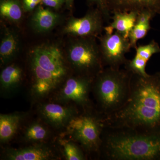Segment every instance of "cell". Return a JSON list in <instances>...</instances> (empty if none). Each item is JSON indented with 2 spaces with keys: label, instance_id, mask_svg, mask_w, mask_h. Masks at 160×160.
Listing matches in <instances>:
<instances>
[{
  "label": "cell",
  "instance_id": "obj_17",
  "mask_svg": "<svg viewBox=\"0 0 160 160\" xmlns=\"http://www.w3.org/2000/svg\"><path fill=\"white\" fill-rule=\"evenodd\" d=\"M26 115L14 112L0 115V142L4 144L11 141L17 133Z\"/></svg>",
  "mask_w": 160,
  "mask_h": 160
},
{
  "label": "cell",
  "instance_id": "obj_9",
  "mask_svg": "<svg viewBox=\"0 0 160 160\" xmlns=\"http://www.w3.org/2000/svg\"><path fill=\"white\" fill-rule=\"evenodd\" d=\"M104 15L96 7L89 9L81 18L71 17L66 22L63 32L74 38L98 37L104 30Z\"/></svg>",
  "mask_w": 160,
  "mask_h": 160
},
{
  "label": "cell",
  "instance_id": "obj_13",
  "mask_svg": "<svg viewBox=\"0 0 160 160\" xmlns=\"http://www.w3.org/2000/svg\"><path fill=\"white\" fill-rule=\"evenodd\" d=\"M61 20L60 14L38 6L31 18V26L36 32L45 33L49 32L57 26Z\"/></svg>",
  "mask_w": 160,
  "mask_h": 160
},
{
  "label": "cell",
  "instance_id": "obj_26",
  "mask_svg": "<svg viewBox=\"0 0 160 160\" xmlns=\"http://www.w3.org/2000/svg\"><path fill=\"white\" fill-rule=\"evenodd\" d=\"M42 3L46 6L58 10L65 3V0H42Z\"/></svg>",
  "mask_w": 160,
  "mask_h": 160
},
{
  "label": "cell",
  "instance_id": "obj_14",
  "mask_svg": "<svg viewBox=\"0 0 160 160\" xmlns=\"http://www.w3.org/2000/svg\"><path fill=\"white\" fill-rule=\"evenodd\" d=\"M19 49V37L17 32L13 29L5 28L0 44L1 65H9L17 55Z\"/></svg>",
  "mask_w": 160,
  "mask_h": 160
},
{
  "label": "cell",
  "instance_id": "obj_15",
  "mask_svg": "<svg viewBox=\"0 0 160 160\" xmlns=\"http://www.w3.org/2000/svg\"><path fill=\"white\" fill-rule=\"evenodd\" d=\"M112 22L104 27L106 33L111 34L114 30L119 32L126 38H129V33L136 22L138 13L136 12H115L112 13Z\"/></svg>",
  "mask_w": 160,
  "mask_h": 160
},
{
  "label": "cell",
  "instance_id": "obj_22",
  "mask_svg": "<svg viewBox=\"0 0 160 160\" xmlns=\"http://www.w3.org/2000/svg\"><path fill=\"white\" fill-rule=\"evenodd\" d=\"M147 62H146V60L135 55L132 60H128L124 66L125 69L129 70L133 74L146 77L149 75L146 72V70Z\"/></svg>",
  "mask_w": 160,
  "mask_h": 160
},
{
  "label": "cell",
  "instance_id": "obj_19",
  "mask_svg": "<svg viewBox=\"0 0 160 160\" xmlns=\"http://www.w3.org/2000/svg\"><path fill=\"white\" fill-rule=\"evenodd\" d=\"M50 128L42 121L32 122L24 130L23 141L30 144L47 142L51 135Z\"/></svg>",
  "mask_w": 160,
  "mask_h": 160
},
{
  "label": "cell",
  "instance_id": "obj_2",
  "mask_svg": "<svg viewBox=\"0 0 160 160\" xmlns=\"http://www.w3.org/2000/svg\"><path fill=\"white\" fill-rule=\"evenodd\" d=\"M28 62L30 94L36 100L44 99L55 93L71 71L66 52L55 43H43L32 47Z\"/></svg>",
  "mask_w": 160,
  "mask_h": 160
},
{
  "label": "cell",
  "instance_id": "obj_6",
  "mask_svg": "<svg viewBox=\"0 0 160 160\" xmlns=\"http://www.w3.org/2000/svg\"><path fill=\"white\" fill-rule=\"evenodd\" d=\"M104 127L102 117L92 109L83 111L72 119L65 129V134L79 144L85 152L98 153Z\"/></svg>",
  "mask_w": 160,
  "mask_h": 160
},
{
  "label": "cell",
  "instance_id": "obj_16",
  "mask_svg": "<svg viewBox=\"0 0 160 160\" xmlns=\"http://www.w3.org/2000/svg\"><path fill=\"white\" fill-rule=\"evenodd\" d=\"M23 75V69L17 64L5 66L0 74L1 91L8 94L16 91L22 82Z\"/></svg>",
  "mask_w": 160,
  "mask_h": 160
},
{
  "label": "cell",
  "instance_id": "obj_5",
  "mask_svg": "<svg viewBox=\"0 0 160 160\" xmlns=\"http://www.w3.org/2000/svg\"><path fill=\"white\" fill-rule=\"evenodd\" d=\"M66 55L74 74L94 79L105 68L96 38L73 37Z\"/></svg>",
  "mask_w": 160,
  "mask_h": 160
},
{
  "label": "cell",
  "instance_id": "obj_1",
  "mask_svg": "<svg viewBox=\"0 0 160 160\" xmlns=\"http://www.w3.org/2000/svg\"><path fill=\"white\" fill-rule=\"evenodd\" d=\"M104 121L106 127L160 133V72L146 77L132 73L128 99Z\"/></svg>",
  "mask_w": 160,
  "mask_h": 160
},
{
  "label": "cell",
  "instance_id": "obj_25",
  "mask_svg": "<svg viewBox=\"0 0 160 160\" xmlns=\"http://www.w3.org/2000/svg\"><path fill=\"white\" fill-rule=\"evenodd\" d=\"M22 3L25 12H31L42 3V0H23Z\"/></svg>",
  "mask_w": 160,
  "mask_h": 160
},
{
  "label": "cell",
  "instance_id": "obj_28",
  "mask_svg": "<svg viewBox=\"0 0 160 160\" xmlns=\"http://www.w3.org/2000/svg\"></svg>",
  "mask_w": 160,
  "mask_h": 160
},
{
  "label": "cell",
  "instance_id": "obj_21",
  "mask_svg": "<svg viewBox=\"0 0 160 160\" xmlns=\"http://www.w3.org/2000/svg\"><path fill=\"white\" fill-rule=\"evenodd\" d=\"M59 144L63 156L66 160H85L86 156L83 149L72 140L60 139Z\"/></svg>",
  "mask_w": 160,
  "mask_h": 160
},
{
  "label": "cell",
  "instance_id": "obj_7",
  "mask_svg": "<svg viewBox=\"0 0 160 160\" xmlns=\"http://www.w3.org/2000/svg\"><path fill=\"white\" fill-rule=\"evenodd\" d=\"M94 79L74 74L67 78L55 94V102L75 105L83 111L93 109L89 95Z\"/></svg>",
  "mask_w": 160,
  "mask_h": 160
},
{
  "label": "cell",
  "instance_id": "obj_11",
  "mask_svg": "<svg viewBox=\"0 0 160 160\" xmlns=\"http://www.w3.org/2000/svg\"><path fill=\"white\" fill-rule=\"evenodd\" d=\"M4 158L9 160H49L58 158L57 150L47 142L35 143L19 148H9L4 151Z\"/></svg>",
  "mask_w": 160,
  "mask_h": 160
},
{
  "label": "cell",
  "instance_id": "obj_10",
  "mask_svg": "<svg viewBox=\"0 0 160 160\" xmlns=\"http://www.w3.org/2000/svg\"><path fill=\"white\" fill-rule=\"evenodd\" d=\"M38 112L41 121L54 130H65L72 119L80 114L76 106L57 102L40 104Z\"/></svg>",
  "mask_w": 160,
  "mask_h": 160
},
{
  "label": "cell",
  "instance_id": "obj_23",
  "mask_svg": "<svg viewBox=\"0 0 160 160\" xmlns=\"http://www.w3.org/2000/svg\"><path fill=\"white\" fill-rule=\"evenodd\" d=\"M135 49L136 55L147 62L153 55L160 52L159 45L154 40H152L147 45H140Z\"/></svg>",
  "mask_w": 160,
  "mask_h": 160
},
{
  "label": "cell",
  "instance_id": "obj_18",
  "mask_svg": "<svg viewBox=\"0 0 160 160\" xmlns=\"http://www.w3.org/2000/svg\"><path fill=\"white\" fill-rule=\"evenodd\" d=\"M22 2L21 0H1L0 15L1 18L8 23L19 25L24 18Z\"/></svg>",
  "mask_w": 160,
  "mask_h": 160
},
{
  "label": "cell",
  "instance_id": "obj_8",
  "mask_svg": "<svg viewBox=\"0 0 160 160\" xmlns=\"http://www.w3.org/2000/svg\"><path fill=\"white\" fill-rule=\"evenodd\" d=\"M98 38L104 67L120 69L128 62L125 55L131 48L129 38L116 31L111 34L105 32Z\"/></svg>",
  "mask_w": 160,
  "mask_h": 160
},
{
  "label": "cell",
  "instance_id": "obj_12",
  "mask_svg": "<svg viewBox=\"0 0 160 160\" xmlns=\"http://www.w3.org/2000/svg\"><path fill=\"white\" fill-rule=\"evenodd\" d=\"M111 14L115 12H149L160 15V0H106Z\"/></svg>",
  "mask_w": 160,
  "mask_h": 160
},
{
  "label": "cell",
  "instance_id": "obj_4",
  "mask_svg": "<svg viewBox=\"0 0 160 160\" xmlns=\"http://www.w3.org/2000/svg\"><path fill=\"white\" fill-rule=\"evenodd\" d=\"M132 73L126 69L104 68L95 77L92 92L96 111L105 119L122 107L129 97Z\"/></svg>",
  "mask_w": 160,
  "mask_h": 160
},
{
  "label": "cell",
  "instance_id": "obj_27",
  "mask_svg": "<svg viewBox=\"0 0 160 160\" xmlns=\"http://www.w3.org/2000/svg\"><path fill=\"white\" fill-rule=\"evenodd\" d=\"M74 0H65L66 7L69 9L72 8Z\"/></svg>",
  "mask_w": 160,
  "mask_h": 160
},
{
  "label": "cell",
  "instance_id": "obj_3",
  "mask_svg": "<svg viewBox=\"0 0 160 160\" xmlns=\"http://www.w3.org/2000/svg\"><path fill=\"white\" fill-rule=\"evenodd\" d=\"M98 153L108 160H160V133L105 126Z\"/></svg>",
  "mask_w": 160,
  "mask_h": 160
},
{
  "label": "cell",
  "instance_id": "obj_20",
  "mask_svg": "<svg viewBox=\"0 0 160 160\" xmlns=\"http://www.w3.org/2000/svg\"><path fill=\"white\" fill-rule=\"evenodd\" d=\"M154 16L149 12H142L138 14L135 26L129 33V39L131 48L136 49L138 41L147 35L150 29V21Z\"/></svg>",
  "mask_w": 160,
  "mask_h": 160
},
{
  "label": "cell",
  "instance_id": "obj_24",
  "mask_svg": "<svg viewBox=\"0 0 160 160\" xmlns=\"http://www.w3.org/2000/svg\"><path fill=\"white\" fill-rule=\"evenodd\" d=\"M87 1L89 6H95L96 8L99 9L103 13L106 22L109 23L112 16L108 9L106 0H87Z\"/></svg>",
  "mask_w": 160,
  "mask_h": 160
}]
</instances>
